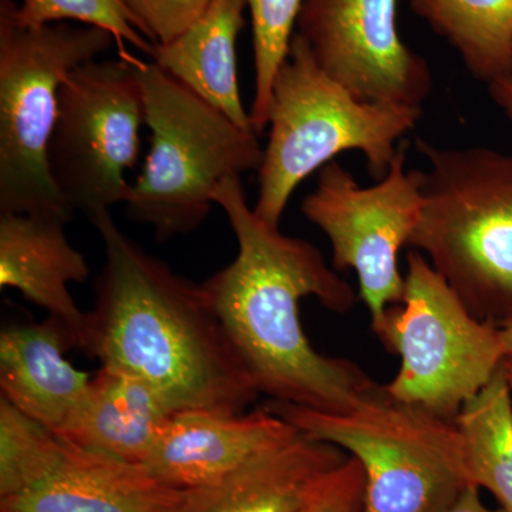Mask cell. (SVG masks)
I'll return each mask as SVG.
<instances>
[{"mask_svg": "<svg viewBox=\"0 0 512 512\" xmlns=\"http://www.w3.org/2000/svg\"><path fill=\"white\" fill-rule=\"evenodd\" d=\"M414 144L429 171L409 247L477 318L501 325L512 319V154L444 148L420 137Z\"/></svg>", "mask_w": 512, "mask_h": 512, "instance_id": "cell-3", "label": "cell"}, {"mask_svg": "<svg viewBox=\"0 0 512 512\" xmlns=\"http://www.w3.org/2000/svg\"><path fill=\"white\" fill-rule=\"evenodd\" d=\"M15 0H0V212L69 222L47 163L59 90L77 67L116 43L107 30L69 23L28 28Z\"/></svg>", "mask_w": 512, "mask_h": 512, "instance_id": "cell-7", "label": "cell"}, {"mask_svg": "<svg viewBox=\"0 0 512 512\" xmlns=\"http://www.w3.org/2000/svg\"><path fill=\"white\" fill-rule=\"evenodd\" d=\"M15 15L20 25L28 28L74 20L92 28L107 30L116 37L121 59H134L128 55L124 43L148 56L153 55L156 46L140 32L136 19L123 0H22L20 5H16Z\"/></svg>", "mask_w": 512, "mask_h": 512, "instance_id": "cell-23", "label": "cell"}, {"mask_svg": "<svg viewBox=\"0 0 512 512\" xmlns=\"http://www.w3.org/2000/svg\"><path fill=\"white\" fill-rule=\"evenodd\" d=\"M72 349H77L76 336L55 316L6 326L0 333L3 399L57 434L82 403L92 380L66 359Z\"/></svg>", "mask_w": 512, "mask_h": 512, "instance_id": "cell-14", "label": "cell"}, {"mask_svg": "<svg viewBox=\"0 0 512 512\" xmlns=\"http://www.w3.org/2000/svg\"><path fill=\"white\" fill-rule=\"evenodd\" d=\"M501 369H503L505 380H507L508 387H510L512 394V355L505 356Z\"/></svg>", "mask_w": 512, "mask_h": 512, "instance_id": "cell-29", "label": "cell"}, {"mask_svg": "<svg viewBox=\"0 0 512 512\" xmlns=\"http://www.w3.org/2000/svg\"><path fill=\"white\" fill-rule=\"evenodd\" d=\"M138 29L154 45H165L204 15L212 0H123Z\"/></svg>", "mask_w": 512, "mask_h": 512, "instance_id": "cell-24", "label": "cell"}, {"mask_svg": "<svg viewBox=\"0 0 512 512\" xmlns=\"http://www.w3.org/2000/svg\"><path fill=\"white\" fill-rule=\"evenodd\" d=\"M345 451L299 431L215 483L178 493L175 512H298Z\"/></svg>", "mask_w": 512, "mask_h": 512, "instance_id": "cell-13", "label": "cell"}, {"mask_svg": "<svg viewBox=\"0 0 512 512\" xmlns=\"http://www.w3.org/2000/svg\"><path fill=\"white\" fill-rule=\"evenodd\" d=\"M173 414L150 384L101 366L59 436L143 466Z\"/></svg>", "mask_w": 512, "mask_h": 512, "instance_id": "cell-17", "label": "cell"}, {"mask_svg": "<svg viewBox=\"0 0 512 512\" xmlns=\"http://www.w3.org/2000/svg\"><path fill=\"white\" fill-rule=\"evenodd\" d=\"M468 483L512 512V394L503 369L458 413Z\"/></svg>", "mask_w": 512, "mask_h": 512, "instance_id": "cell-20", "label": "cell"}, {"mask_svg": "<svg viewBox=\"0 0 512 512\" xmlns=\"http://www.w3.org/2000/svg\"><path fill=\"white\" fill-rule=\"evenodd\" d=\"M424 171L407 170V148L400 144L389 171L372 187H360L338 161L320 168L318 183L302 201L301 211L328 237L332 268L352 269L370 323L400 303L404 275L399 254L423 210Z\"/></svg>", "mask_w": 512, "mask_h": 512, "instance_id": "cell-10", "label": "cell"}, {"mask_svg": "<svg viewBox=\"0 0 512 512\" xmlns=\"http://www.w3.org/2000/svg\"><path fill=\"white\" fill-rule=\"evenodd\" d=\"M296 26L320 69L357 99L421 107L433 90L429 62L400 37L396 0H305Z\"/></svg>", "mask_w": 512, "mask_h": 512, "instance_id": "cell-11", "label": "cell"}, {"mask_svg": "<svg viewBox=\"0 0 512 512\" xmlns=\"http://www.w3.org/2000/svg\"><path fill=\"white\" fill-rule=\"evenodd\" d=\"M264 406L359 461L365 473L363 512H447L470 485L456 420L400 402L384 384L348 412L276 400Z\"/></svg>", "mask_w": 512, "mask_h": 512, "instance_id": "cell-6", "label": "cell"}, {"mask_svg": "<svg viewBox=\"0 0 512 512\" xmlns=\"http://www.w3.org/2000/svg\"><path fill=\"white\" fill-rule=\"evenodd\" d=\"M104 245L80 350L150 384L174 413H244L261 394L201 285L175 274L114 222L92 218Z\"/></svg>", "mask_w": 512, "mask_h": 512, "instance_id": "cell-2", "label": "cell"}, {"mask_svg": "<svg viewBox=\"0 0 512 512\" xmlns=\"http://www.w3.org/2000/svg\"><path fill=\"white\" fill-rule=\"evenodd\" d=\"M370 325L384 348L400 357L386 392L450 420L493 380L507 356L500 325L477 318L416 249L407 254L402 301Z\"/></svg>", "mask_w": 512, "mask_h": 512, "instance_id": "cell-8", "label": "cell"}, {"mask_svg": "<svg viewBox=\"0 0 512 512\" xmlns=\"http://www.w3.org/2000/svg\"><path fill=\"white\" fill-rule=\"evenodd\" d=\"M151 147L124 202L130 220L150 225L158 241L195 231L227 178L259 171L264 148L156 63L136 60Z\"/></svg>", "mask_w": 512, "mask_h": 512, "instance_id": "cell-5", "label": "cell"}, {"mask_svg": "<svg viewBox=\"0 0 512 512\" xmlns=\"http://www.w3.org/2000/svg\"><path fill=\"white\" fill-rule=\"evenodd\" d=\"M178 493L141 464L67 441L55 473L28 493L0 498V512H175Z\"/></svg>", "mask_w": 512, "mask_h": 512, "instance_id": "cell-15", "label": "cell"}, {"mask_svg": "<svg viewBox=\"0 0 512 512\" xmlns=\"http://www.w3.org/2000/svg\"><path fill=\"white\" fill-rule=\"evenodd\" d=\"M66 225L59 218L0 212V288L16 289L66 323L80 349L87 312L77 306L69 285L83 284L90 268L70 244Z\"/></svg>", "mask_w": 512, "mask_h": 512, "instance_id": "cell-16", "label": "cell"}, {"mask_svg": "<svg viewBox=\"0 0 512 512\" xmlns=\"http://www.w3.org/2000/svg\"><path fill=\"white\" fill-rule=\"evenodd\" d=\"M365 473L355 457L348 456L313 488L298 512H363Z\"/></svg>", "mask_w": 512, "mask_h": 512, "instance_id": "cell-25", "label": "cell"}, {"mask_svg": "<svg viewBox=\"0 0 512 512\" xmlns=\"http://www.w3.org/2000/svg\"><path fill=\"white\" fill-rule=\"evenodd\" d=\"M214 202L227 214L238 255L201 286L255 389L319 412L355 409L379 383L356 363L313 348L299 316L309 296L330 312H349L357 302L352 286L318 247L262 221L241 177L227 178Z\"/></svg>", "mask_w": 512, "mask_h": 512, "instance_id": "cell-1", "label": "cell"}, {"mask_svg": "<svg viewBox=\"0 0 512 512\" xmlns=\"http://www.w3.org/2000/svg\"><path fill=\"white\" fill-rule=\"evenodd\" d=\"M298 433L265 406L239 414L185 410L173 414L143 466L168 487L187 490L221 480Z\"/></svg>", "mask_w": 512, "mask_h": 512, "instance_id": "cell-12", "label": "cell"}, {"mask_svg": "<svg viewBox=\"0 0 512 512\" xmlns=\"http://www.w3.org/2000/svg\"><path fill=\"white\" fill-rule=\"evenodd\" d=\"M500 328L505 353H507V356L512 355V319L505 320L504 323H501Z\"/></svg>", "mask_w": 512, "mask_h": 512, "instance_id": "cell-28", "label": "cell"}, {"mask_svg": "<svg viewBox=\"0 0 512 512\" xmlns=\"http://www.w3.org/2000/svg\"><path fill=\"white\" fill-rule=\"evenodd\" d=\"M421 114V107L357 99L320 69L295 32L272 89L256 215L271 227H281L298 185L343 151H360L369 174L382 180Z\"/></svg>", "mask_w": 512, "mask_h": 512, "instance_id": "cell-4", "label": "cell"}, {"mask_svg": "<svg viewBox=\"0 0 512 512\" xmlns=\"http://www.w3.org/2000/svg\"><path fill=\"white\" fill-rule=\"evenodd\" d=\"M410 8L456 50L474 79L512 74V0H409Z\"/></svg>", "mask_w": 512, "mask_h": 512, "instance_id": "cell-19", "label": "cell"}, {"mask_svg": "<svg viewBox=\"0 0 512 512\" xmlns=\"http://www.w3.org/2000/svg\"><path fill=\"white\" fill-rule=\"evenodd\" d=\"M247 0H212L204 15L170 43L154 46V62L245 130L252 128L238 83L237 42Z\"/></svg>", "mask_w": 512, "mask_h": 512, "instance_id": "cell-18", "label": "cell"}, {"mask_svg": "<svg viewBox=\"0 0 512 512\" xmlns=\"http://www.w3.org/2000/svg\"><path fill=\"white\" fill-rule=\"evenodd\" d=\"M305 0H247L254 37L255 90L249 119L258 136L265 133L276 74L288 57Z\"/></svg>", "mask_w": 512, "mask_h": 512, "instance_id": "cell-22", "label": "cell"}, {"mask_svg": "<svg viewBox=\"0 0 512 512\" xmlns=\"http://www.w3.org/2000/svg\"><path fill=\"white\" fill-rule=\"evenodd\" d=\"M447 512H505L503 508L491 510L481 500L480 488L476 485H467L466 490L457 498L456 503L451 505Z\"/></svg>", "mask_w": 512, "mask_h": 512, "instance_id": "cell-27", "label": "cell"}, {"mask_svg": "<svg viewBox=\"0 0 512 512\" xmlns=\"http://www.w3.org/2000/svg\"><path fill=\"white\" fill-rule=\"evenodd\" d=\"M56 431L0 399V498L33 490L52 476L66 454Z\"/></svg>", "mask_w": 512, "mask_h": 512, "instance_id": "cell-21", "label": "cell"}, {"mask_svg": "<svg viewBox=\"0 0 512 512\" xmlns=\"http://www.w3.org/2000/svg\"><path fill=\"white\" fill-rule=\"evenodd\" d=\"M136 60L84 63L59 90L47 163L60 197L87 218L130 194L126 171L136 164L146 123Z\"/></svg>", "mask_w": 512, "mask_h": 512, "instance_id": "cell-9", "label": "cell"}, {"mask_svg": "<svg viewBox=\"0 0 512 512\" xmlns=\"http://www.w3.org/2000/svg\"><path fill=\"white\" fill-rule=\"evenodd\" d=\"M487 89L495 106L503 111L504 116L512 123V74L487 84Z\"/></svg>", "mask_w": 512, "mask_h": 512, "instance_id": "cell-26", "label": "cell"}]
</instances>
